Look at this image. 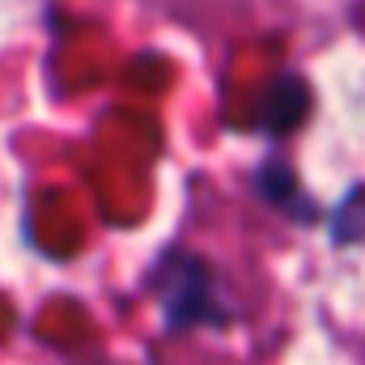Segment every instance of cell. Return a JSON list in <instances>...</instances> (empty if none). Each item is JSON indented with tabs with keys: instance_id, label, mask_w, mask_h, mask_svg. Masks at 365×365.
Here are the masks:
<instances>
[{
	"instance_id": "6da1fadb",
	"label": "cell",
	"mask_w": 365,
	"mask_h": 365,
	"mask_svg": "<svg viewBox=\"0 0 365 365\" xmlns=\"http://www.w3.org/2000/svg\"><path fill=\"white\" fill-rule=\"evenodd\" d=\"M149 289H153L158 302H162L166 331L230 327V310H225V302H221L217 276H212V268H208L195 251L170 247V251L153 264Z\"/></svg>"
},
{
	"instance_id": "7a4b0ae2",
	"label": "cell",
	"mask_w": 365,
	"mask_h": 365,
	"mask_svg": "<svg viewBox=\"0 0 365 365\" xmlns=\"http://www.w3.org/2000/svg\"><path fill=\"white\" fill-rule=\"evenodd\" d=\"M310 106H314V93L306 86V77L284 73V77H276L272 86H268V93L259 98L251 123H255L259 132H268V136H289L293 128H302V123L310 119Z\"/></svg>"
},
{
	"instance_id": "3957f363",
	"label": "cell",
	"mask_w": 365,
	"mask_h": 365,
	"mask_svg": "<svg viewBox=\"0 0 365 365\" xmlns=\"http://www.w3.org/2000/svg\"><path fill=\"white\" fill-rule=\"evenodd\" d=\"M255 191H259V200H264V204L280 208L284 217H293V221H302V225L319 217V208L306 200V191H302V182H297V175H293V166H289V162L268 158V162L259 166V175H255Z\"/></svg>"
}]
</instances>
